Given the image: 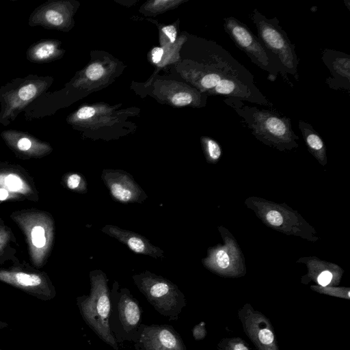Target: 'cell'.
Masks as SVG:
<instances>
[{"label": "cell", "instance_id": "obj_8", "mask_svg": "<svg viewBox=\"0 0 350 350\" xmlns=\"http://www.w3.org/2000/svg\"><path fill=\"white\" fill-rule=\"evenodd\" d=\"M224 29L252 62L267 73L268 80L274 82L280 75L279 64L247 25L234 16H228L224 18Z\"/></svg>", "mask_w": 350, "mask_h": 350}, {"label": "cell", "instance_id": "obj_32", "mask_svg": "<svg viewBox=\"0 0 350 350\" xmlns=\"http://www.w3.org/2000/svg\"><path fill=\"white\" fill-rule=\"evenodd\" d=\"M163 54V50L160 47H155L152 49V62L155 64L159 63Z\"/></svg>", "mask_w": 350, "mask_h": 350}, {"label": "cell", "instance_id": "obj_2", "mask_svg": "<svg viewBox=\"0 0 350 350\" xmlns=\"http://www.w3.org/2000/svg\"><path fill=\"white\" fill-rule=\"evenodd\" d=\"M90 294L77 298L80 313L85 323L100 339L114 350H118V344L109 324L111 297L108 278L103 271L96 269L90 272Z\"/></svg>", "mask_w": 350, "mask_h": 350}, {"label": "cell", "instance_id": "obj_6", "mask_svg": "<svg viewBox=\"0 0 350 350\" xmlns=\"http://www.w3.org/2000/svg\"><path fill=\"white\" fill-rule=\"evenodd\" d=\"M133 280L157 312L169 321L178 319L186 306V299L176 284L149 271L133 275Z\"/></svg>", "mask_w": 350, "mask_h": 350}, {"label": "cell", "instance_id": "obj_12", "mask_svg": "<svg viewBox=\"0 0 350 350\" xmlns=\"http://www.w3.org/2000/svg\"><path fill=\"white\" fill-rule=\"evenodd\" d=\"M0 136L8 147L21 159L41 158L53 150L46 142L23 131L8 129L2 131Z\"/></svg>", "mask_w": 350, "mask_h": 350}, {"label": "cell", "instance_id": "obj_29", "mask_svg": "<svg viewBox=\"0 0 350 350\" xmlns=\"http://www.w3.org/2000/svg\"><path fill=\"white\" fill-rule=\"evenodd\" d=\"M216 261L218 266L221 269H226L228 267L230 261L229 257L226 252L219 250L216 254Z\"/></svg>", "mask_w": 350, "mask_h": 350}, {"label": "cell", "instance_id": "obj_16", "mask_svg": "<svg viewBox=\"0 0 350 350\" xmlns=\"http://www.w3.org/2000/svg\"><path fill=\"white\" fill-rule=\"evenodd\" d=\"M59 42L53 39H40L31 44L26 51L27 59L35 64H46L58 59L63 51Z\"/></svg>", "mask_w": 350, "mask_h": 350}, {"label": "cell", "instance_id": "obj_22", "mask_svg": "<svg viewBox=\"0 0 350 350\" xmlns=\"http://www.w3.org/2000/svg\"><path fill=\"white\" fill-rule=\"evenodd\" d=\"M203 142L206 147V150L208 157L212 160H217L221 153V150L218 143L208 137L203 138Z\"/></svg>", "mask_w": 350, "mask_h": 350}, {"label": "cell", "instance_id": "obj_28", "mask_svg": "<svg viewBox=\"0 0 350 350\" xmlns=\"http://www.w3.org/2000/svg\"><path fill=\"white\" fill-rule=\"evenodd\" d=\"M96 113L94 108L92 107H83L76 113V116L79 120H86L92 117Z\"/></svg>", "mask_w": 350, "mask_h": 350}, {"label": "cell", "instance_id": "obj_18", "mask_svg": "<svg viewBox=\"0 0 350 350\" xmlns=\"http://www.w3.org/2000/svg\"><path fill=\"white\" fill-rule=\"evenodd\" d=\"M0 187L14 194L27 197L34 194L33 187L27 179L21 173L12 170H0Z\"/></svg>", "mask_w": 350, "mask_h": 350}, {"label": "cell", "instance_id": "obj_26", "mask_svg": "<svg viewBox=\"0 0 350 350\" xmlns=\"http://www.w3.org/2000/svg\"><path fill=\"white\" fill-rule=\"evenodd\" d=\"M206 334L207 332L204 321H201L196 325L192 329L193 337L196 340H203L206 337Z\"/></svg>", "mask_w": 350, "mask_h": 350}, {"label": "cell", "instance_id": "obj_13", "mask_svg": "<svg viewBox=\"0 0 350 350\" xmlns=\"http://www.w3.org/2000/svg\"><path fill=\"white\" fill-rule=\"evenodd\" d=\"M322 61L331 76L325 79L330 89L350 92V55L330 49L322 51Z\"/></svg>", "mask_w": 350, "mask_h": 350}, {"label": "cell", "instance_id": "obj_33", "mask_svg": "<svg viewBox=\"0 0 350 350\" xmlns=\"http://www.w3.org/2000/svg\"><path fill=\"white\" fill-rule=\"evenodd\" d=\"M14 193H11L8 190L0 187V201H4L8 199L12 198L14 197Z\"/></svg>", "mask_w": 350, "mask_h": 350}, {"label": "cell", "instance_id": "obj_30", "mask_svg": "<svg viewBox=\"0 0 350 350\" xmlns=\"http://www.w3.org/2000/svg\"><path fill=\"white\" fill-rule=\"evenodd\" d=\"M333 278L332 273L329 271H322L317 277V282L321 286H328Z\"/></svg>", "mask_w": 350, "mask_h": 350}, {"label": "cell", "instance_id": "obj_34", "mask_svg": "<svg viewBox=\"0 0 350 350\" xmlns=\"http://www.w3.org/2000/svg\"><path fill=\"white\" fill-rule=\"evenodd\" d=\"M344 3L345 4H346V6L347 7L348 10H350V8H349V1L348 0H345L344 1Z\"/></svg>", "mask_w": 350, "mask_h": 350}, {"label": "cell", "instance_id": "obj_24", "mask_svg": "<svg viewBox=\"0 0 350 350\" xmlns=\"http://www.w3.org/2000/svg\"><path fill=\"white\" fill-rule=\"evenodd\" d=\"M193 100V96L189 92H186L176 94L172 98V103L178 106L189 105L191 103Z\"/></svg>", "mask_w": 350, "mask_h": 350}, {"label": "cell", "instance_id": "obj_14", "mask_svg": "<svg viewBox=\"0 0 350 350\" xmlns=\"http://www.w3.org/2000/svg\"><path fill=\"white\" fill-rule=\"evenodd\" d=\"M67 4L62 1L48 0L36 7L29 15L30 27H42L46 29H63L67 25Z\"/></svg>", "mask_w": 350, "mask_h": 350}, {"label": "cell", "instance_id": "obj_27", "mask_svg": "<svg viewBox=\"0 0 350 350\" xmlns=\"http://www.w3.org/2000/svg\"><path fill=\"white\" fill-rule=\"evenodd\" d=\"M268 221L273 226H279L283 223V218L281 214L277 211H270L267 214Z\"/></svg>", "mask_w": 350, "mask_h": 350}, {"label": "cell", "instance_id": "obj_3", "mask_svg": "<svg viewBox=\"0 0 350 350\" xmlns=\"http://www.w3.org/2000/svg\"><path fill=\"white\" fill-rule=\"evenodd\" d=\"M250 18L256 26L257 37L265 48L277 60L282 79L288 85L293 87L288 75L299 81V59L295 51V44L291 42L280 26L276 16L267 18L257 9H254Z\"/></svg>", "mask_w": 350, "mask_h": 350}, {"label": "cell", "instance_id": "obj_7", "mask_svg": "<svg viewBox=\"0 0 350 350\" xmlns=\"http://www.w3.org/2000/svg\"><path fill=\"white\" fill-rule=\"evenodd\" d=\"M12 219L23 230L33 265L41 267L45 262L53 245L55 226L52 217L39 211L14 212Z\"/></svg>", "mask_w": 350, "mask_h": 350}, {"label": "cell", "instance_id": "obj_11", "mask_svg": "<svg viewBox=\"0 0 350 350\" xmlns=\"http://www.w3.org/2000/svg\"><path fill=\"white\" fill-rule=\"evenodd\" d=\"M101 179L111 196L122 203H142L147 195L133 176L122 170H103Z\"/></svg>", "mask_w": 350, "mask_h": 350}, {"label": "cell", "instance_id": "obj_31", "mask_svg": "<svg viewBox=\"0 0 350 350\" xmlns=\"http://www.w3.org/2000/svg\"><path fill=\"white\" fill-rule=\"evenodd\" d=\"M163 32L169 38L171 42H174L176 38V30L173 25L163 27Z\"/></svg>", "mask_w": 350, "mask_h": 350}, {"label": "cell", "instance_id": "obj_19", "mask_svg": "<svg viewBox=\"0 0 350 350\" xmlns=\"http://www.w3.org/2000/svg\"><path fill=\"white\" fill-rule=\"evenodd\" d=\"M298 127L301 131L307 146L315 152H322L324 150V143L312 125L304 120H299Z\"/></svg>", "mask_w": 350, "mask_h": 350}, {"label": "cell", "instance_id": "obj_15", "mask_svg": "<svg viewBox=\"0 0 350 350\" xmlns=\"http://www.w3.org/2000/svg\"><path fill=\"white\" fill-rule=\"evenodd\" d=\"M102 232L126 245L133 252L153 258L163 257L164 252L142 235L113 225H105Z\"/></svg>", "mask_w": 350, "mask_h": 350}, {"label": "cell", "instance_id": "obj_25", "mask_svg": "<svg viewBox=\"0 0 350 350\" xmlns=\"http://www.w3.org/2000/svg\"><path fill=\"white\" fill-rule=\"evenodd\" d=\"M104 69L99 64H92L87 68L85 71L86 76L92 81L100 78L103 74Z\"/></svg>", "mask_w": 350, "mask_h": 350}, {"label": "cell", "instance_id": "obj_4", "mask_svg": "<svg viewBox=\"0 0 350 350\" xmlns=\"http://www.w3.org/2000/svg\"><path fill=\"white\" fill-rule=\"evenodd\" d=\"M49 76L16 77L0 87V124L8 126L18 114L38 100L52 85Z\"/></svg>", "mask_w": 350, "mask_h": 350}, {"label": "cell", "instance_id": "obj_1", "mask_svg": "<svg viewBox=\"0 0 350 350\" xmlns=\"http://www.w3.org/2000/svg\"><path fill=\"white\" fill-rule=\"evenodd\" d=\"M224 102L242 118V124L262 142L291 145L298 139L291 119L273 108L260 109L231 98H225Z\"/></svg>", "mask_w": 350, "mask_h": 350}, {"label": "cell", "instance_id": "obj_9", "mask_svg": "<svg viewBox=\"0 0 350 350\" xmlns=\"http://www.w3.org/2000/svg\"><path fill=\"white\" fill-rule=\"evenodd\" d=\"M238 319L247 337L257 350H280L270 319L248 303L238 310Z\"/></svg>", "mask_w": 350, "mask_h": 350}, {"label": "cell", "instance_id": "obj_23", "mask_svg": "<svg viewBox=\"0 0 350 350\" xmlns=\"http://www.w3.org/2000/svg\"><path fill=\"white\" fill-rule=\"evenodd\" d=\"M12 231L3 225H0V257L11 241Z\"/></svg>", "mask_w": 350, "mask_h": 350}, {"label": "cell", "instance_id": "obj_21", "mask_svg": "<svg viewBox=\"0 0 350 350\" xmlns=\"http://www.w3.org/2000/svg\"><path fill=\"white\" fill-rule=\"evenodd\" d=\"M66 187L73 191L84 193L87 192V183L81 174L72 172L64 177Z\"/></svg>", "mask_w": 350, "mask_h": 350}, {"label": "cell", "instance_id": "obj_17", "mask_svg": "<svg viewBox=\"0 0 350 350\" xmlns=\"http://www.w3.org/2000/svg\"><path fill=\"white\" fill-rule=\"evenodd\" d=\"M0 280L27 289L42 287L45 284L40 274L23 271L1 270Z\"/></svg>", "mask_w": 350, "mask_h": 350}, {"label": "cell", "instance_id": "obj_5", "mask_svg": "<svg viewBox=\"0 0 350 350\" xmlns=\"http://www.w3.org/2000/svg\"><path fill=\"white\" fill-rule=\"evenodd\" d=\"M111 311L109 318L110 330L118 344L124 341L135 343L142 323V308L130 291L120 288L115 281L110 290Z\"/></svg>", "mask_w": 350, "mask_h": 350}, {"label": "cell", "instance_id": "obj_20", "mask_svg": "<svg viewBox=\"0 0 350 350\" xmlns=\"http://www.w3.org/2000/svg\"><path fill=\"white\" fill-rule=\"evenodd\" d=\"M217 350H252L249 344L240 337L221 338L217 345Z\"/></svg>", "mask_w": 350, "mask_h": 350}, {"label": "cell", "instance_id": "obj_10", "mask_svg": "<svg viewBox=\"0 0 350 350\" xmlns=\"http://www.w3.org/2000/svg\"><path fill=\"white\" fill-rule=\"evenodd\" d=\"M135 346L138 350H187L180 334L168 325L142 323Z\"/></svg>", "mask_w": 350, "mask_h": 350}]
</instances>
